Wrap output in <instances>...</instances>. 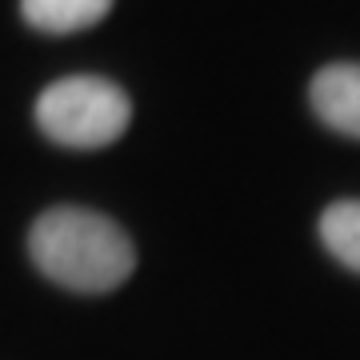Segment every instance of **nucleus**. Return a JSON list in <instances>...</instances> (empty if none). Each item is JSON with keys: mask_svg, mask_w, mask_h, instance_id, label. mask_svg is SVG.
Masks as SVG:
<instances>
[{"mask_svg": "<svg viewBox=\"0 0 360 360\" xmlns=\"http://www.w3.org/2000/svg\"><path fill=\"white\" fill-rule=\"evenodd\" d=\"M28 252L52 284L68 292H112L136 269V248L112 217L77 205L40 212L28 232Z\"/></svg>", "mask_w": 360, "mask_h": 360, "instance_id": "obj_1", "label": "nucleus"}, {"mask_svg": "<svg viewBox=\"0 0 360 360\" xmlns=\"http://www.w3.org/2000/svg\"><path fill=\"white\" fill-rule=\"evenodd\" d=\"M132 120L129 92L104 77L52 80L37 101V124L65 148H104L124 136Z\"/></svg>", "mask_w": 360, "mask_h": 360, "instance_id": "obj_2", "label": "nucleus"}, {"mask_svg": "<svg viewBox=\"0 0 360 360\" xmlns=\"http://www.w3.org/2000/svg\"><path fill=\"white\" fill-rule=\"evenodd\" d=\"M309 101L321 124L360 141V65H324L309 84Z\"/></svg>", "mask_w": 360, "mask_h": 360, "instance_id": "obj_3", "label": "nucleus"}, {"mask_svg": "<svg viewBox=\"0 0 360 360\" xmlns=\"http://www.w3.org/2000/svg\"><path fill=\"white\" fill-rule=\"evenodd\" d=\"M108 13H112V0H20L25 25L37 32H52V37L84 32L101 25Z\"/></svg>", "mask_w": 360, "mask_h": 360, "instance_id": "obj_4", "label": "nucleus"}, {"mask_svg": "<svg viewBox=\"0 0 360 360\" xmlns=\"http://www.w3.org/2000/svg\"><path fill=\"white\" fill-rule=\"evenodd\" d=\"M321 240L345 269L360 272V200H336L324 208Z\"/></svg>", "mask_w": 360, "mask_h": 360, "instance_id": "obj_5", "label": "nucleus"}]
</instances>
